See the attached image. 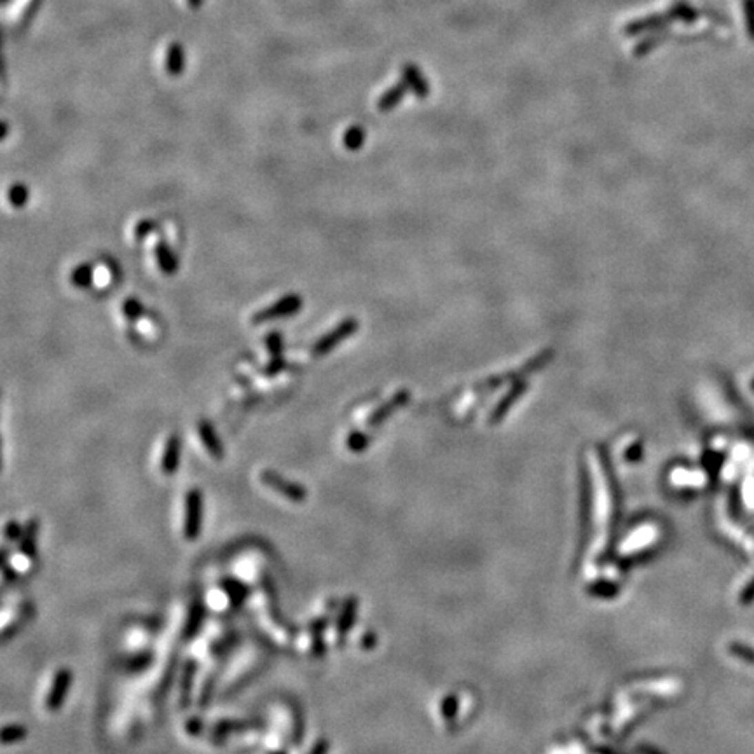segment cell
<instances>
[{"label":"cell","instance_id":"obj_26","mask_svg":"<svg viewBox=\"0 0 754 754\" xmlns=\"http://www.w3.org/2000/svg\"><path fill=\"white\" fill-rule=\"evenodd\" d=\"M201 620H203V609L198 606V608L192 609L191 616H189V624H187V635H192L196 631H198Z\"/></svg>","mask_w":754,"mask_h":754},{"label":"cell","instance_id":"obj_21","mask_svg":"<svg viewBox=\"0 0 754 754\" xmlns=\"http://www.w3.org/2000/svg\"><path fill=\"white\" fill-rule=\"evenodd\" d=\"M363 139H365V133L360 128H351V130H347L346 134H344V145L349 150H356L362 147Z\"/></svg>","mask_w":754,"mask_h":754},{"label":"cell","instance_id":"obj_25","mask_svg":"<svg viewBox=\"0 0 754 754\" xmlns=\"http://www.w3.org/2000/svg\"><path fill=\"white\" fill-rule=\"evenodd\" d=\"M192 676H194V664H187L185 677H183V691H182V704H183V706H187V704H189V691H191Z\"/></svg>","mask_w":754,"mask_h":754},{"label":"cell","instance_id":"obj_10","mask_svg":"<svg viewBox=\"0 0 754 754\" xmlns=\"http://www.w3.org/2000/svg\"><path fill=\"white\" fill-rule=\"evenodd\" d=\"M198 431H199V438H201L203 445H205V449L208 451V454L212 456V458H215L217 461H221L225 456V452H224V447H222L221 438H218L217 431H215L212 422L206 421V419L199 421Z\"/></svg>","mask_w":754,"mask_h":754},{"label":"cell","instance_id":"obj_13","mask_svg":"<svg viewBox=\"0 0 754 754\" xmlns=\"http://www.w3.org/2000/svg\"><path fill=\"white\" fill-rule=\"evenodd\" d=\"M154 254H156L157 265H159L161 273L165 274H175L179 271V258L175 257V254L172 252V248L168 247V243L165 241H159L154 248Z\"/></svg>","mask_w":754,"mask_h":754},{"label":"cell","instance_id":"obj_4","mask_svg":"<svg viewBox=\"0 0 754 754\" xmlns=\"http://www.w3.org/2000/svg\"><path fill=\"white\" fill-rule=\"evenodd\" d=\"M203 527V493L199 489H191L185 496V520H183V536L189 542L198 540Z\"/></svg>","mask_w":754,"mask_h":754},{"label":"cell","instance_id":"obj_5","mask_svg":"<svg viewBox=\"0 0 754 754\" xmlns=\"http://www.w3.org/2000/svg\"><path fill=\"white\" fill-rule=\"evenodd\" d=\"M261 482L264 486L271 487L274 493L281 494L287 500L295 501V503H300L307 498V491L303 484L294 480H288L283 475H280L274 470H264L261 471Z\"/></svg>","mask_w":754,"mask_h":754},{"label":"cell","instance_id":"obj_32","mask_svg":"<svg viewBox=\"0 0 754 754\" xmlns=\"http://www.w3.org/2000/svg\"><path fill=\"white\" fill-rule=\"evenodd\" d=\"M273 754H287V753H283V751H280V753H273Z\"/></svg>","mask_w":754,"mask_h":754},{"label":"cell","instance_id":"obj_27","mask_svg":"<svg viewBox=\"0 0 754 754\" xmlns=\"http://www.w3.org/2000/svg\"><path fill=\"white\" fill-rule=\"evenodd\" d=\"M23 536V527L19 526L18 522H14V520H11V522L6 526V538H8L9 542H14V540H18V538Z\"/></svg>","mask_w":754,"mask_h":754},{"label":"cell","instance_id":"obj_23","mask_svg":"<svg viewBox=\"0 0 754 754\" xmlns=\"http://www.w3.org/2000/svg\"><path fill=\"white\" fill-rule=\"evenodd\" d=\"M154 231H157V222L150 221V218L140 221L139 224L134 225V239H136V241H142V239H145L147 236Z\"/></svg>","mask_w":754,"mask_h":754},{"label":"cell","instance_id":"obj_11","mask_svg":"<svg viewBox=\"0 0 754 754\" xmlns=\"http://www.w3.org/2000/svg\"><path fill=\"white\" fill-rule=\"evenodd\" d=\"M180 451H182V442H180L179 435L168 437V440L165 444V451H163V458H161V470H163V473L173 475L179 470Z\"/></svg>","mask_w":754,"mask_h":754},{"label":"cell","instance_id":"obj_8","mask_svg":"<svg viewBox=\"0 0 754 754\" xmlns=\"http://www.w3.org/2000/svg\"><path fill=\"white\" fill-rule=\"evenodd\" d=\"M265 346H267L271 358H269V363L265 365L264 374L267 377L278 376L280 372H283L285 365H287L283 356V337H281V334L276 332V330L269 332L265 336Z\"/></svg>","mask_w":754,"mask_h":754},{"label":"cell","instance_id":"obj_12","mask_svg":"<svg viewBox=\"0 0 754 754\" xmlns=\"http://www.w3.org/2000/svg\"><path fill=\"white\" fill-rule=\"evenodd\" d=\"M356 611H358V599L347 598L346 601H344L343 609H340V615L339 618H337V625H336V632L337 635H339L340 641H344V638L351 632L353 625H355L356 622Z\"/></svg>","mask_w":754,"mask_h":754},{"label":"cell","instance_id":"obj_6","mask_svg":"<svg viewBox=\"0 0 754 754\" xmlns=\"http://www.w3.org/2000/svg\"><path fill=\"white\" fill-rule=\"evenodd\" d=\"M590 522H592V482L589 470L582 468L580 471V549L589 542Z\"/></svg>","mask_w":754,"mask_h":754},{"label":"cell","instance_id":"obj_9","mask_svg":"<svg viewBox=\"0 0 754 754\" xmlns=\"http://www.w3.org/2000/svg\"><path fill=\"white\" fill-rule=\"evenodd\" d=\"M409 391L405 389V391H398L395 396H393L391 400H388L386 403H383L381 407H377L376 411L372 412V414L369 416V419H367V425L369 426H379L383 425V422L386 421V419L389 418L391 414H395L396 411H398L400 407H403L405 403L409 402Z\"/></svg>","mask_w":754,"mask_h":754},{"label":"cell","instance_id":"obj_3","mask_svg":"<svg viewBox=\"0 0 754 754\" xmlns=\"http://www.w3.org/2000/svg\"><path fill=\"white\" fill-rule=\"evenodd\" d=\"M602 467H604L606 480H608L609 487V496H611V522H609V540H608V550L613 549V543H615V536L618 533V524L622 519V491L618 486V480H616L615 473H613V468L609 465V458L606 454V451H602Z\"/></svg>","mask_w":754,"mask_h":754},{"label":"cell","instance_id":"obj_31","mask_svg":"<svg viewBox=\"0 0 754 754\" xmlns=\"http://www.w3.org/2000/svg\"><path fill=\"white\" fill-rule=\"evenodd\" d=\"M641 751H642V753H644V754H662V753H658V751L651 749V747H642Z\"/></svg>","mask_w":754,"mask_h":754},{"label":"cell","instance_id":"obj_22","mask_svg":"<svg viewBox=\"0 0 754 754\" xmlns=\"http://www.w3.org/2000/svg\"><path fill=\"white\" fill-rule=\"evenodd\" d=\"M346 445L349 451L362 452L365 451L367 445H369V437H367L365 434H362V431H353V434H349V437L346 438Z\"/></svg>","mask_w":754,"mask_h":754},{"label":"cell","instance_id":"obj_17","mask_svg":"<svg viewBox=\"0 0 754 754\" xmlns=\"http://www.w3.org/2000/svg\"><path fill=\"white\" fill-rule=\"evenodd\" d=\"M26 735H28V730L23 724H8L2 730V744H6V746H9V744H18L21 740H25Z\"/></svg>","mask_w":754,"mask_h":754},{"label":"cell","instance_id":"obj_15","mask_svg":"<svg viewBox=\"0 0 754 754\" xmlns=\"http://www.w3.org/2000/svg\"><path fill=\"white\" fill-rule=\"evenodd\" d=\"M587 592H589L590 595H594V598L611 599L615 598V595H618L620 587H618V583L608 582V580H599V582L590 583V585L587 587Z\"/></svg>","mask_w":754,"mask_h":754},{"label":"cell","instance_id":"obj_28","mask_svg":"<svg viewBox=\"0 0 754 754\" xmlns=\"http://www.w3.org/2000/svg\"><path fill=\"white\" fill-rule=\"evenodd\" d=\"M329 749H330V744L327 739H320L314 742V746L311 747L309 753L307 754H329Z\"/></svg>","mask_w":754,"mask_h":754},{"label":"cell","instance_id":"obj_18","mask_svg":"<svg viewBox=\"0 0 754 754\" xmlns=\"http://www.w3.org/2000/svg\"><path fill=\"white\" fill-rule=\"evenodd\" d=\"M522 389H524V385H519V386H517V388L511 389L510 395H507L503 400H501L500 405H498L496 411H494V414H493V422L500 421V419L503 418L505 414H507V411H508V409H510L511 403L516 402V400L519 398L520 395H522Z\"/></svg>","mask_w":754,"mask_h":754},{"label":"cell","instance_id":"obj_7","mask_svg":"<svg viewBox=\"0 0 754 754\" xmlns=\"http://www.w3.org/2000/svg\"><path fill=\"white\" fill-rule=\"evenodd\" d=\"M72 680H74V674H72L70 669L61 667L60 671L54 674L52 677V684L48 691V698H45V707L51 713H57L63 706L65 698H67L68 690L72 686Z\"/></svg>","mask_w":754,"mask_h":754},{"label":"cell","instance_id":"obj_16","mask_svg":"<svg viewBox=\"0 0 754 754\" xmlns=\"http://www.w3.org/2000/svg\"><path fill=\"white\" fill-rule=\"evenodd\" d=\"M70 281L74 287L77 288H88L93 283V267L91 264H79L77 267L72 271Z\"/></svg>","mask_w":754,"mask_h":754},{"label":"cell","instance_id":"obj_30","mask_svg":"<svg viewBox=\"0 0 754 754\" xmlns=\"http://www.w3.org/2000/svg\"><path fill=\"white\" fill-rule=\"evenodd\" d=\"M754 598V582L749 583V587H747L746 590H744V594H742V602H751V599Z\"/></svg>","mask_w":754,"mask_h":754},{"label":"cell","instance_id":"obj_20","mask_svg":"<svg viewBox=\"0 0 754 754\" xmlns=\"http://www.w3.org/2000/svg\"><path fill=\"white\" fill-rule=\"evenodd\" d=\"M123 313H124V316L128 318V320L134 321V320H139V318H142L143 314H145V306H143V304L140 303L139 299L131 297V299H126L123 303Z\"/></svg>","mask_w":754,"mask_h":754},{"label":"cell","instance_id":"obj_1","mask_svg":"<svg viewBox=\"0 0 754 754\" xmlns=\"http://www.w3.org/2000/svg\"><path fill=\"white\" fill-rule=\"evenodd\" d=\"M300 309H303V297H300L299 294H287L285 297L278 299L276 303L271 304V306L257 311V313L252 316V323H254V325H264V323H267V321L294 316V314L299 313Z\"/></svg>","mask_w":754,"mask_h":754},{"label":"cell","instance_id":"obj_14","mask_svg":"<svg viewBox=\"0 0 754 754\" xmlns=\"http://www.w3.org/2000/svg\"><path fill=\"white\" fill-rule=\"evenodd\" d=\"M37 531H39V522L35 519H32L30 522L26 524V527L23 529V536H21V545H19V550H21L23 556H26L28 559H32V557L35 556V550H37Z\"/></svg>","mask_w":754,"mask_h":754},{"label":"cell","instance_id":"obj_19","mask_svg":"<svg viewBox=\"0 0 754 754\" xmlns=\"http://www.w3.org/2000/svg\"><path fill=\"white\" fill-rule=\"evenodd\" d=\"M28 196H30V191L23 183H14L8 192L9 203L12 206H16V208H23L26 205V201H28Z\"/></svg>","mask_w":754,"mask_h":754},{"label":"cell","instance_id":"obj_2","mask_svg":"<svg viewBox=\"0 0 754 754\" xmlns=\"http://www.w3.org/2000/svg\"><path fill=\"white\" fill-rule=\"evenodd\" d=\"M356 330H358V320H356V318H344L339 325L334 327L330 332H327L325 336L320 337V339L314 343L311 353H313V356H316V358L329 355L330 351H334V347L339 346V344L343 343V340H346L347 337H351Z\"/></svg>","mask_w":754,"mask_h":754},{"label":"cell","instance_id":"obj_24","mask_svg":"<svg viewBox=\"0 0 754 754\" xmlns=\"http://www.w3.org/2000/svg\"><path fill=\"white\" fill-rule=\"evenodd\" d=\"M456 714H458V698L454 695H449V697L444 698V702H442V716L445 720H452Z\"/></svg>","mask_w":754,"mask_h":754},{"label":"cell","instance_id":"obj_29","mask_svg":"<svg viewBox=\"0 0 754 754\" xmlns=\"http://www.w3.org/2000/svg\"><path fill=\"white\" fill-rule=\"evenodd\" d=\"M641 456H642V447H641V445H639V444H635V445H632L631 449H629V452H627V460L638 461L639 458H641Z\"/></svg>","mask_w":754,"mask_h":754}]
</instances>
